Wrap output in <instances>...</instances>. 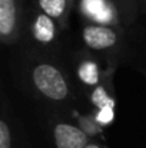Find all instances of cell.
I'll return each mask as SVG.
<instances>
[{
	"label": "cell",
	"mask_w": 146,
	"mask_h": 148,
	"mask_svg": "<svg viewBox=\"0 0 146 148\" xmlns=\"http://www.w3.org/2000/svg\"><path fill=\"white\" fill-rule=\"evenodd\" d=\"M85 148H106V147H103L102 144H99V143H95V141H90L88 145Z\"/></svg>",
	"instance_id": "cell-13"
},
{
	"label": "cell",
	"mask_w": 146,
	"mask_h": 148,
	"mask_svg": "<svg viewBox=\"0 0 146 148\" xmlns=\"http://www.w3.org/2000/svg\"><path fill=\"white\" fill-rule=\"evenodd\" d=\"M72 0H37V7L42 13L50 16L57 23L67 17Z\"/></svg>",
	"instance_id": "cell-8"
},
{
	"label": "cell",
	"mask_w": 146,
	"mask_h": 148,
	"mask_svg": "<svg viewBox=\"0 0 146 148\" xmlns=\"http://www.w3.org/2000/svg\"><path fill=\"white\" fill-rule=\"evenodd\" d=\"M77 76L86 86L96 88L100 85V69L97 63L92 59H83L77 65Z\"/></svg>",
	"instance_id": "cell-9"
},
{
	"label": "cell",
	"mask_w": 146,
	"mask_h": 148,
	"mask_svg": "<svg viewBox=\"0 0 146 148\" xmlns=\"http://www.w3.org/2000/svg\"><path fill=\"white\" fill-rule=\"evenodd\" d=\"M56 148H85L89 143V135L77 125L70 122H57L52 130Z\"/></svg>",
	"instance_id": "cell-5"
},
{
	"label": "cell",
	"mask_w": 146,
	"mask_h": 148,
	"mask_svg": "<svg viewBox=\"0 0 146 148\" xmlns=\"http://www.w3.org/2000/svg\"><path fill=\"white\" fill-rule=\"evenodd\" d=\"M57 25L59 23L48 14L42 12L36 13L30 23V32L33 39L42 45L52 43L57 36Z\"/></svg>",
	"instance_id": "cell-6"
},
{
	"label": "cell",
	"mask_w": 146,
	"mask_h": 148,
	"mask_svg": "<svg viewBox=\"0 0 146 148\" xmlns=\"http://www.w3.org/2000/svg\"><path fill=\"white\" fill-rule=\"evenodd\" d=\"M0 148H23L13 115L7 111V103H3L0 119Z\"/></svg>",
	"instance_id": "cell-7"
},
{
	"label": "cell",
	"mask_w": 146,
	"mask_h": 148,
	"mask_svg": "<svg viewBox=\"0 0 146 148\" xmlns=\"http://www.w3.org/2000/svg\"><path fill=\"white\" fill-rule=\"evenodd\" d=\"M82 38L85 45L92 50L112 49L119 42L117 27L88 23L82 30Z\"/></svg>",
	"instance_id": "cell-4"
},
{
	"label": "cell",
	"mask_w": 146,
	"mask_h": 148,
	"mask_svg": "<svg viewBox=\"0 0 146 148\" xmlns=\"http://www.w3.org/2000/svg\"><path fill=\"white\" fill-rule=\"evenodd\" d=\"M119 9L122 23H130L138 12V0H113Z\"/></svg>",
	"instance_id": "cell-10"
},
{
	"label": "cell",
	"mask_w": 146,
	"mask_h": 148,
	"mask_svg": "<svg viewBox=\"0 0 146 148\" xmlns=\"http://www.w3.org/2000/svg\"><path fill=\"white\" fill-rule=\"evenodd\" d=\"M92 102L95 105V108H105V106H113L115 108V99L112 98V95L107 92V89L105 88V85H97L92 92Z\"/></svg>",
	"instance_id": "cell-11"
},
{
	"label": "cell",
	"mask_w": 146,
	"mask_h": 148,
	"mask_svg": "<svg viewBox=\"0 0 146 148\" xmlns=\"http://www.w3.org/2000/svg\"><path fill=\"white\" fill-rule=\"evenodd\" d=\"M30 81L35 89L48 101L63 102L70 97L66 75L52 62H39L33 65L30 69Z\"/></svg>",
	"instance_id": "cell-1"
},
{
	"label": "cell",
	"mask_w": 146,
	"mask_h": 148,
	"mask_svg": "<svg viewBox=\"0 0 146 148\" xmlns=\"http://www.w3.org/2000/svg\"><path fill=\"white\" fill-rule=\"evenodd\" d=\"M95 121L100 127H106L109 124L113 122L115 119V108L113 106H105V108H99L95 111V115H93Z\"/></svg>",
	"instance_id": "cell-12"
},
{
	"label": "cell",
	"mask_w": 146,
	"mask_h": 148,
	"mask_svg": "<svg viewBox=\"0 0 146 148\" xmlns=\"http://www.w3.org/2000/svg\"><path fill=\"white\" fill-rule=\"evenodd\" d=\"M142 3H143V4H145V7H146V0H142Z\"/></svg>",
	"instance_id": "cell-14"
},
{
	"label": "cell",
	"mask_w": 146,
	"mask_h": 148,
	"mask_svg": "<svg viewBox=\"0 0 146 148\" xmlns=\"http://www.w3.org/2000/svg\"><path fill=\"white\" fill-rule=\"evenodd\" d=\"M79 12L88 23L119 27L122 17L113 0H79Z\"/></svg>",
	"instance_id": "cell-2"
},
{
	"label": "cell",
	"mask_w": 146,
	"mask_h": 148,
	"mask_svg": "<svg viewBox=\"0 0 146 148\" xmlns=\"http://www.w3.org/2000/svg\"><path fill=\"white\" fill-rule=\"evenodd\" d=\"M22 0H0V39L13 45L22 29Z\"/></svg>",
	"instance_id": "cell-3"
}]
</instances>
